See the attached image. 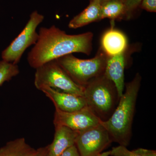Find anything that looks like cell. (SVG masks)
<instances>
[{"label": "cell", "instance_id": "d6986e66", "mask_svg": "<svg viewBox=\"0 0 156 156\" xmlns=\"http://www.w3.org/2000/svg\"><path fill=\"white\" fill-rule=\"evenodd\" d=\"M140 5L149 12H156V0H142Z\"/></svg>", "mask_w": 156, "mask_h": 156}, {"label": "cell", "instance_id": "52a82bcc", "mask_svg": "<svg viewBox=\"0 0 156 156\" xmlns=\"http://www.w3.org/2000/svg\"><path fill=\"white\" fill-rule=\"evenodd\" d=\"M106 129L101 124L79 132L75 145L80 156H96L112 142Z\"/></svg>", "mask_w": 156, "mask_h": 156}, {"label": "cell", "instance_id": "4fadbf2b", "mask_svg": "<svg viewBox=\"0 0 156 156\" xmlns=\"http://www.w3.org/2000/svg\"><path fill=\"white\" fill-rule=\"evenodd\" d=\"M46 147L37 150L31 147L24 138L9 141L0 148V156H41Z\"/></svg>", "mask_w": 156, "mask_h": 156}, {"label": "cell", "instance_id": "ac0fdd59", "mask_svg": "<svg viewBox=\"0 0 156 156\" xmlns=\"http://www.w3.org/2000/svg\"><path fill=\"white\" fill-rule=\"evenodd\" d=\"M142 0H124L126 14L125 16L130 17L132 12L140 6Z\"/></svg>", "mask_w": 156, "mask_h": 156}, {"label": "cell", "instance_id": "8fae6325", "mask_svg": "<svg viewBox=\"0 0 156 156\" xmlns=\"http://www.w3.org/2000/svg\"><path fill=\"white\" fill-rule=\"evenodd\" d=\"M78 133L65 126H55L54 139L48 146L46 156H60L66 150L75 145Z\"/></svg>", "mask_w": 156, "mask_h": 156}, {"label": "cell", "instance_id": "277c9868", "mask_svg": "<svg viewBox=\"0 0 156 156\" xmlns=\"http://www.w3.org/2000/svg\"><path fill=\"white\" fill-rule=\"evenodd\" d=\"M108 57L100 48L96 55L90 59H80L69 54L56 60L76 83L85 87L94 79L104 75Z\"/></svg>", "mask_w": 156, "mask_h": 156}, {"label": "cell", "instance_id": "30bf717a", "mask_svg": "<svg viewBox=\"0 0 156 156\" xmlns=\"http://www.w3.org/2000/svg\"><path fill=\"white\" fill-rule=\"evenodd\" d=\"M126 52L108 56L104 75L114 83L120 98L125 88L124 71L126 66Z\"/></svg>", "mask_w": 156, "mask_h": 156}, {"label": "cell", "instance_id": "2e32d148", "mask_svg": "<svg viewBox=\"0 0 156 156\" xmlns=\"http://www.w3.org/2000/svg\"><path fill=\"white\" fill-rule=\"evenodd\" d=\"M17 64L2 60L0 61V86L5 82L11 80L19 73Z\"/></svg>", "mask_w": 156, "mask_h": 156}, {"label": "cell", "instance_id": "ba28073f", "mask_svg": "<svg viewBox=\"0 0 156 156\" xmlns=\"http://www.w3.org/2000/svg\"><path fill=\"white\" fill-rule=\"evenodd\" d=\"M101 122L87 107L80 110L73 112L62 111L55 108L53 120L55 127L65 126L80 132L97 126Z\"/></svg>", "mask_w": 156, "mask_h": 156}, {"label": "cell", "instance_id": "cb8c5ba5", "mask_svg": "<svg viewBox=\"0 0 156 156\" xmlns=\"http://www.w3.org/2000/svg\"><path fill=\"white\" fill-rule=\"evenodd\" d=\"M108 1V0H101V2L103 3L104 2H106V1ZM123 1H124V0H123Z\"/></svg>", "mask_w": 156, "mask_h": 156}, {"label": "cell", "instance_id": "3957f363", "mask_svg": "<svg viewBox=\"0 0 156 156\" xmlns=\"http://www.w3.org/2000/svg\"><path fill=\"white\" fill-rule=\"evenodd\" d=\"M84 87L83 96L87 107L101 122L108 120L120 99L114 83L103 75Z\"/></svg>", "mask_w": 156, "mask_h": 156}, {"label": "cell", "instance_id": "7a4b0ae2", "mask_svg": "<svg viewBox=\"0 0 156 156\" xmlns=\"http://www.w3.org/2000/svg\"><path fill=\"white\" fill-rule=\"evenodd\" d=\"M141 76L137 73L134 79L126 84V90L120 97L118 105L111 116L101 124L108 132L112 141L127 147L132 135L136 99Z\"/></svg>", "mask_w": 156, "mask_h": 156}, {"label": "cell", "instance_id": "8992f818", "mask_svg": "<svg viewBox=\"0 0 156 156\" xmlns=\"http://www.w3.org/2000/svg\"><path fill=\"white\" fill-rule=\"evenodd\" d=\"M44 19V15L37 11H34L22 31L3 50L2 53V60L14 64H18L27 48L37 43L39 34L36 29Z\"/></svg>", "mask_w": 156, "mask_h": 156}, {"label": "cell", "instance_id": "ffe728a7", "mask_svg": "<svg viewBox=\"0 0 156 156\" xmlns=\"http://www.w3.org/2000/svg\"><path fill=\"white\" fill-rule=\"evenodd\" d=\"M60 156H80L75 145L69 147L62 153Z\"/></svg>", "mask_w": 156, "mask_h": 156}, {"label": "cell", "instance_id": "9c48e42d", "mask_svg": "<svg viewBox=\"0 0 156 156\" xmlns=\"http://www.w3.org/2000/svg\"><path fill=\"white\" fill-rule=\"evenodd\" d=\"M40 91L50 98L55 108L62 111L75 112L87 107L83 96L61 92L50 87H44Z\"/></svg>", "mask_w": 156, "mask_h": 156}, {"label": "cell", "instance_id": "5bb4252c", "mask_svg": "<svg viewBox=\"0 0 156 156\" xmlns=\"http://www.w3.org/2000/svg\"><path fill=\"white\" fill-rule=\"evenodd\" d=\"M101 0H90L88 7L73 17L68 24L71 29H77L100 20Z\"/></svg>", "mask_w": 156, "mask_h": 156}, {"label": "cell", "instance_id": "603a6c76", "mask_svg": "<svg viewBox=\"0 0 156 156\" xmlns=\"http://www.w3.org/2000/svg\"><path fill=\"white\" fill-rule=\"evenodd\" d=\"M48 146L46 147V148H45V151H44L43 153L42 154L41 156H46L47 155V152H48Z\"/></svg>", "mask_w": 156, "mask_h": 156}, {"label": "cell", "instance_id": "5b68a950", "mask_svg": "<svg viewBox=\"0 0 156 156\" xmlns=\"http://www.w3.org/2000/svg\"><path fill=\"white\" fill-rule=\"evenodd\" d=\"M34 85L39 90L50 87L66 93L83 96L84 87L76 83L55 60L36 69Z\"/></svg>", "mask_w": 156, "mask_h": 156}, {"label": "cell", "instance_id": "44dd1931", "mask_svg": "<svg viewBox=\"0 0 156 156\" xmlns=\"http://www.w3.org/2000/svg\"><path fill=\"white\" fill-rule=\"evenodd\" d=\"M133 151L134 152L142 156H156L155 151L143 148H138Z\"/></svg>", "mask_w": 156, "mask_h": 156}, {"label": "cell", "instance_id": "7c38bea8", "mask_svg": "<svg viewBox=\"0 0 156 156\" xmlns=\"http://www.w3.org/2000/svg\"><path fill=\"white\" fill-rule=\"evenodd\" d=\"M128 41L122 32L111 28L107 30L102 36L101 48L108 56H112L127 50Z\"/></svg>", "mask_w": 156, "mask_h": 156}, {"label": "cell", "instance_id": "9a60e30c", "mask_svg": "<svg viewBox=\"0 0 156 156\" xmlns=\"http://www.w3.org/2000/svg\"><path fill=\"white\" fill-rule=\"evenodd\" d=\"M126 14L123 0H108L101 4L100 20L108 18L113 22L116 19L122 18Z\"/></svg>", "mask_w": 156, "mask_h": 156}, {"label": "cell", "instance_id": "7402d4cb", "mask_svg": "<svg viewBox=\"0 0 156 156\" xmlns=\"http://www.w3.org/2000/svg\"><path fill=\"white\" fill-rule=\"evenodd\" d=\"M110 154V151L105 152L102 153H100L96 156H109Z\"/></svg>", "mask_w": 156, "mask_h": 156}, {"label": "cell", "instance_id": "e0dca14e", "mask_svg": "<svg viewBox=\"0 0 156 156\" xmlns=\"http://www.w3.org/2000/svg\"><path fill=\"white\" fill-rule=\"evenodd\" d=\"M112 156H142L134 152L133 151L128 150L126 147L119 145L116 147H113L110 151Z\"/></svg>", "mask_w": 156, "mask_h": 156}, {"label": "cell", "instance_id": "6da1fadb", "mask_svg": "<svg viewBox=\"0 0 156 156\" xmlns=\"http://www.w3.org/2000/svg\"><path fill=\"white\" fill-rule=\"evenodd\" d=\"M38 39L27 56L31 67L37 69L48 62L74 53L89 55L92 49V32L69 35L56 26L41 27Z\"/></svg>", "mask_w": 156, "mask_h": 156}]
</instances>
